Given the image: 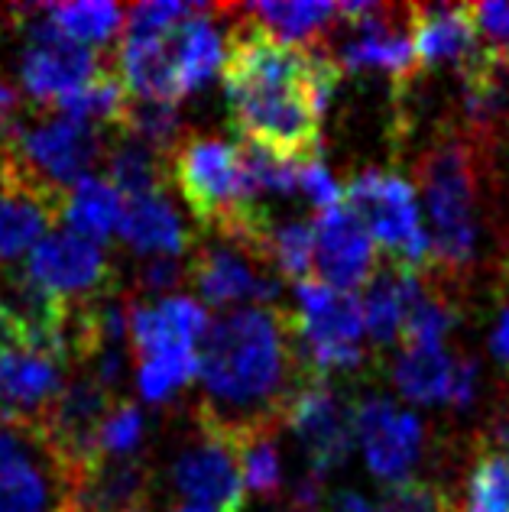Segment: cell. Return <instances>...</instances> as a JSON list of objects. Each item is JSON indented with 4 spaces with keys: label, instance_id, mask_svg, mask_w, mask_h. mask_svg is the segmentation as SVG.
I'll list each match as a JSON object with an SVG mask.
<instances>
[{
    "label": "cell",
    "instance_id": "52a82bcc",
    "mask_svg": "<svg viewBox=\"0 0 509 512\" xmlns=\"http://www.w3.org/2000/svg\"><path fill=\"white\" fill-rule=\"evenodd\" d=\"M283 422L302 441L308 454V474L321 480L347 461L357 441V406L334 393L328 380H305L302 376Z\"/></svg>",
    "mask_w": 509,
    "mask_h": 512
},
{
    "label": "cell",
    "instance_id": "836d02e7",
    "mask_svg": "<svg viewBox=\"0 0 509 512\" xmlns=\"http://www.w3.org/2000/svg\"><path fill=\"white\" fill-rule=\"evenodd\" d=\"M373 512H461L448 500V493L425 480H406L386 487Z\"/></svg>",
    "mask_w": 509,
    "mask_h": 512
},
{
    "label": "cell",
    "instance_id": "7bdbcfd3",
    "mask_svg": "<svg viewBox=\"0 0 509 512\" xmlns=\"http://www.w3.org/2000/svg\"><path fill=\"white\" fill-rule=\"evenodd\" d=\"M331 509L334 512H373V506L360 493H354V490H338V493H334L331 496Z\"/></svg>",
    "mask_w": 509,
    "mask_h": 512
},
{
    "label": "cell",
    "instance_id": "7c38bea8",
    "mask_svg": "<svg viewBox=\"0 0 509 512\" xmlns=\"http://www.w3.org/2000/svg\"><path fill=\"white\" fill-rule=\"evenodd\" d=\"M65 367L26 344L0 350V425L39 431L65 389Z\"/></svg>",
    "mask_w": 509,
    "mask_h": 512
},
{
    "label": "cell",
    "instance_id": "3957f363",
    "mask_svg": "<svg viewBox=\"0 0 509 512\" xmlns=\"http://www.w3.org/2000/svg\"><path fill=\"white\" fill-rule=\"evenodd\" d=\"M419 192L428 214V269L461 279L477 256V169L464 140H441L419 159Z\"/></svg>",
    "mask_w": 509,
    "mask_h": 512
},
{
    "label": "cell",
    "instance_id": "cb8c5ba5",
    "mask_svg": "<svg viewBox=\"0 0 509 512\" xmlns=\"http://www.w3.org/2000/svg\"><path fill=\"white\" fill-rule=\"evenodd\" d=\"M104 166H107L104 179L124 195V201L156 195L169 182V159L133 137H120L117 143L107 146Z\"/></svg>",
    "mask_w": 509,
    "mask_h": 512
},
{
    "label": "cell",
    "instance_id": "9a60e30c",
    "mask_svg": "<svg viewBox=\"0 0 509 512\" xmlns=\"http://www.w3.org/2000/svg\"><path fill=\"white\" fill-rule=\"evenodd\" d=\"M189 279L198 295L218 308L234 302H257L273 308L279 292H283V282L276 276L257 273L250 266V256L234 244H205L189 266Z\"/></svg>",
    "mask_w": 509,
    "mask_h": 512
},
{
    "label": "cell",
    "instance_id": "484cf974",
    "mask_svg": "<svg viewBox=\"0 0 509 512\" xmlns=\"http://www.w3.org/2000/svg\"><path fill=\"white\" fill-rule=\"evenodd\" d=\"M198 347L189 344H169L156 354L143 357L137 367V389L146 402H166L176 389L192 383L198 376Z\"/></svg>",
    "mask_w": 509,
    "mask_h": 512
},
{
    "label": "cell",
    "instance_id": "ac0fdd59",
    "mask_svg": "<svg viewBox=\"0 0 509 512\" xmlns=\"http://www.w3.org/2000/svg\"><path fill=\"white\" fill-rule=\"evenodd\" d=\"M117 234L124 237V244L140 256H179L192 247V234L185 231L176 208L169 205L166 192L127 198L124 201V218H120Z\"/></svg>",
    "mask_w": 509,
    "mask_h": 512
},
{
    "label": "cell",
    "instance_id": "8d00e7d4",
    "mask_svg": "<svg viewBox=\"0 0 509 512\" xmlns=\"http://www.w3.org/2000/svg\"><path fill=\"white\" fill-rule=\"evenodd\" d=\"M299 192L308 198V205H315L318 211L341 208V198H344L341 185L334 182V175L321 163V156L299 163Z\"/></svg>",
    "mask_w": 509,
    "mask_h": 512
},
{
    "label": "cell",
    "instance_id": "8fae6325",
    "mask_svg": "<svg viewBox=\"0 0 509 512\" xmlns=\"http://www.w3.org/2000/svg\"><path fill=\"white\" fill-rule=\"evenodd\" d=\"M357 441L364 448L370 474L390 483H406L425 448V428L419 415L396 406L393 399L367 396L357 406Z\"/></svg>",
    "mask_w": 509,
    "mask_h": 512
},
{
    "label": "cell",
    "instance_id": "30bf717a",
    "mask_svg": "<svg viewBox=\"0 0 509 512\" xmlns=\"http://www.w3.org/2000/svg\"><path fill=\"white\" fill-rule=\"evenodd\" d=\"M65 195L39 185L0 153V266L30 256L62 218Z\"/></svg>",
    "mask_w": 509,
    "mask_h": 512
},
{
    "label": "cell",
    "instance_id": "f1b7e54d",
    "mask_svg": "<svg viewBox=\"0 0 509 512\" xmlns=\"http://www.w3.org/2000/svg\"><path fill=\"white\" fill-rule=\"evenodd\" d=\"M120 137H133L146 143L159 156H172V150L182 143V117L176 104H156V101H133L127 107V117L120 124Z\"/></svg>",
    "mask_w": 509,
    "mask_h": 512
},
{
    "label": "cell",
    "instance_id": "e575fe53",
    "mask_svg": "<svg viewBox=\"0 0 509 512\" xmlns=\"http://www.w3.org/2000/svg\"><path fill=\"white\" fill-rule=\"evenodd\" d=\"M159 315H163L169 334L179 344H192L205 341V334L211 328V318L205 312V305H198L195 299H185V295H166L163 302H156Z\"/></svg>",
    "mask_w": 509,
    "mask_h": 512
},
{
    "label": "cell",
    "instance_id": "f546056e",
    "mask_svg": "<svg viewBox=\"0 0 509 512\" xmlns=\"http://www.w3.org/2000/svg\"><path fill=\"white\" fill-rule=\"evenodd\" d=\"M266 263L276 266V273L283 279H292L296 286L305 279H315V227L308 221H286L279 227L273 224Z\"/></svg>",
    "mask_w": 509,
    "mask_h": 512
},
{
    "label": "cell",
    "instance_id": "d6a6232c",
    "mask_svg": "<svg viewBox=\"0 0 509 512\" xmlns=\"http://www.w3.org/2000/svg\"><path fill=\"white\" fill-rule=\"evenodd\" d=\"M143 412L137 402L130 399H117L107 419L101 425L98 435V448L101 457H133V451L140 448L143 441Z\"/></svg>",
    "mask_w": 509,
    "mask_h": 512
},
{
    "label": "cell",
    "instance_id": "4fadbf2b",
    "mask_svg": "<svg viewBox=\"0 0 509 512\" xmlns=\"http://www.w3.org/2000/svg\"><path fill=\"white\" fill-rule=\"evenodd\" d=\"M315 227V266L321 282L338 292H354L370 286L377 276V244L367 234V227L351 208L318 211Z\"/></svg>",
    "mask_w": 509,
    "mask_h": 512
},
{
    "label": "cell",
    "instance_id": "b9f144b4",
    "mask_svg": "<svg viewBox=\"0 0 509 512\" xmlns=\"http://www.w3.org/2000/svg\"><path fill=\"white\" fill-rule=\"evenodd\" d=\"M490 354L503 370H509V302L500 308L497 325L490 331Z\"/></svg>",
    "mask_w": 509,
    "mask_h": 512
},
{
    "label": "cell",
    "instance_id": "7a4b0ae2",
    "mask_svg": "<svg viewBox=\"0 0 509 512\" xmlns=\"http://www.w3.org/2000/svg\"><path fill=\"white\" fill-rule=\"evenodd\" d=\"M205 399L195 425L227 441L276 431L302 376H292L296 350L286 312L244 305L211 321L198 350Z\"/></svg>",
    "mask_w": 509,
    "mask_h": 512
},
{
    "label": "cell",
    "instance_id": "1f68e13d",
    "mask_svg": "<svg viewBox=\"0 0 509 512\" xmlns=\"http://www.w3.org/2000/svg\"><path fill=\"white\" fill-rule=\"evenodd\" d=\"M458 325V312L441 299V295H432L425 289V295L419 299V305L412 308L403 334H399V344L403 350H422V347H445V338Z\"/></svg>",
    "mask_w": 509,
    "mask_h": 512
},
{
    "label": "cell",
    "instance_id": "7402d4cb",
    "mask_svg": "<svg viewBox=\"0 0 509 512\" xmlns=\"http://www.w3.org/2000/svg\"><path fill=\"white\" fill-rule=\"evenodd\" d=\"M62 218L72 234L101 247L107 237L117 234L120 218H124V195L104 175H88L65 195Z\"/></svg>",
    "mask_w": 509,
    "mask_h": 512
},
{
    "label": "cell",
    "instance_id": "60d3db41",
    "mask_svg": "<svg viewBox=\"0 0 509 512\" xmlns=\"http://www.w3.org/2000/svg\"><path fill=\"white\" fill-rule=\"evenodd\" d=\"M477 386H480V367L474 357L458 360V370H454V383H451V396L448 406L454 409H467L477 399Z\"/></svg>",
    "mask_w": 509,
    "mask_h": 512
},
{
    "label": "cell",
    "instance_id": "e0dca14e",
    "mask_svg": "<svg viewBox=\"0 0 509 512\" xmlns=\"http://www.w3.org/2000/svg\"><path fill=\"white\" fill-rule=\"evenodd\" d=\"M114 69L133 101H156V104L182 101L166 33L163 36L124 33L117 43Z\"/></svg>",
    "mask_w": 509,
    "mask_h": 512
},
{
    "label": "cell",
    "instance_id": "83f0119b",
    "mask_svg": "<svg viewBox=\"0 0 509 512\" xmlns=\"http://www.w3.org/2000/svg\"><path fill=\"white\" fill-rule=\"evenodd\" d=\"M464 512H509V457L480 448L464 483Z\"/></svg>",
    "mask_w": 509,
    "mask_h": 512
},
{
    "label": "cell",
    "instance_id": "4316f807",
    "mask_svg": "<svg viewBox=\"0 0 509 512\" xmlns=\"http://www.w3.org/2000/svg\"><path fill=\"white\" fill-rule=\"evenodd\" d=\"M247 17L283 43L305 46L308 39L325 30V23L338 17L334 4H253Z\"/></svg>",
    "mask_w": 509,
    "mask_h": 512
},
{
    "label": "cell",
    "instance_id": "f35d334b",
    "mask_svg": "<svg viewBox=\"0 0 509 512\" xmlns=\"http://www.w3.org/2000/svg\"><path fill=\"white\" fill-rule=\"evenodd\" d=\"M185 276H189V269H185L176 256H153V260H146L140 266V289L169 292V289H176Z\"/></svg>",
    "mask_w": 509,
    "mask_h": 512
},
{
    "label": "cell",
    "instance_id": "8992f818",
    "mask_svg": "<svg viewBox=\"0 0 509 512\" xmlns=\"http://www.w3.org/2000/svg\"><path fill=\"white\" fill-rule=\"evenodd\" d=\"M17 20L26 33L20 85L33 101L46 104V111L111 69V62H104L98 49L65 39L49 20L46 7H20Z\"/></svg>",
    "mask_w": 509,
    "mask_h": 512
},
{
    "label": "cell",
    "instance_id": "4dcf8cb0",
    "mask_svg": "<svg viewBox=\"0 0 509 512\" xmlns=\"http://www.w3.org/2000/svg\"><path fill=\"white\" fill-rule=\"evenodd\" d=\"M240 470H244L247 493H257L263 500H273L283 490V461H279L276 431H253L237 441Z\"/></svg>",
    "mask_w": 509,
    "mask_h": 512
},
{
    "label": "cell",
    "instance_id": "603a6c76",
    "mask_svg": "<svg viewBox=\"0 0 509 512\" xmlns=\"http://www.w3.org/2000/svg\"><path fill=\"white\" fill-rule=\"evenodd\" d=\"M454 370V360L445 347H422V350H399L393 363V383L409 402L419 406H448Z\"/></svg>",
    "mask_w": 509,
    "mask_h": 512
},
{
    "label": "cell",
    "instance_id": "bcb514c9",
    "mask_svg": "<svg viewBox=\"0 0 509 512\" xmlns=\"http://www.w3.org/2000/svg\"><path fill=\"white\" fill-rule=\"evenodd\" d=\"M127 512H150V506H140V509H127Z\"/></svg>",
    "mask_w": 509,
    "mask_h": 512
},
{
    "label": "cell",
    "instance_id": "74e56055",
    "mask_svg": "<svg viewBox=\"0 0 509 512\" xmlns=\"http://www.w3.org/2000/svg\"><path fill=\"white\" fill-rule=\"evenodd\" d=\"M471 13L480 39L509 65V4L487 0V4H471Z\"/></svg>",
    "mask_w": 509,
    "mask_h": 512
},
{
    "label": "cell",
    "instance_id": "9c48e42d",
    "mask_svg": "<svg viewBox=\"0 0 509 512\" xmlns=\"http://www.w3.org/2000/svg\"><path fill=\"white\" fill-rule=\"evenodd\" d=\"M26 273L69 305L104 299V295H111L117 279L104 250L72 231L49 234L26 256Z\"/></svg>",
    "mask_w": 509,
    "mask_h": 512
},
{
    "label": "cell",
    "instance_id": "d4e9b609",
    "mask_svg": "<svg viewBox=\"0 0 509 512\" xmlns=\"http://www.w3.org/2000/svg\"><path fill=\"white\" fill-rule=\"evenodd\" d=\"M49 20L56 23V30L72 39L78 46L98 49L124 30L127 10L117 4H104V0H82V4H52L46 7Z\"/></svg>",
    "mask_w": 509,
    "mask_h": 512
},
{
    "label": "cell",
    "instance_id": "5bb4252c",
    "mask_svg": "<svg viewBox=\"0 0 509 512\" xmlns=\"http://www.w3.org/2000/svg\"><path fill=\"white\" fill-rule=\"evenodd\" d=\"M296 347H360L364 302L354 292H338L321 279L296 286V312H286Z\"/></svg>",
    "mask_w": 509,
    "mask_h": 512
},
{
    "label": "cell",
    "instance_id": "44dd1931",
    "mask_svg": "<svg viewBox=\"0 0 509 512\" xmlns=\"http://www.w3.org/2000/svg\"><path fill=\"white\" fill-rule=\"evenodd\" d=\"M425 295V286L419 273H409V269H383L370 279V286L364 292V328L373 338L377 347H386L399 341L403 325L419 299Z\"/></svg>",
    "mask_w": 509,
    "mask_h": 512
},
{
    "label": "cell",
    "instance_id": "d590c367",
    "mask_svg": "<svg viewBox=\"0 0 509 512\" xmlns=\"http://www.w3.org/2000/svg\"><path fill=\"white\" fill-rule=\"evenodd\" d=\"M198 4H137L127 10L124 33H140V36H163L172 26H179L185 17H192Z\"/></svg>",
    "mask_w": 509,
    "mask_h": 512
},
{
    "label": "cell",
    "instance_id": "2e32d148",
    "mask_svg": "<svg viewBox=\"0 0 509 512\" xmlns=\"http://www.w3.org/2000/svg\"><path fill=\"white\" fill-rule=\"evenodd\" d=\"M409 33L419 69L458 65L461 72L484 52V39L477 33L471 4L409 7Z\"/></svg>",
    "mask_w": 509,
    "mask_h": 512
},
{
    "label": "cell",
    "instance_id": "6da1fadb",
    "mask_svg": "<svg viewBox=\"0 0 509 512\" xmlns=\"http://www.w3.org/2000/svg\"><path fill=\"white\" fill-rule=\"evenodd\" d=\"M334 52L283 43L253 20L234 26L224 52V94L240 140L289 163L321 146V114L341 82Z\"/></svg>",
    "mask_w": 509,
    "mask_h": 512
},
{
    "label": "cell",
    "instance_id": "ab89813d",
    "mask_svg": "<svg viewBox=\"0 0 509 512\" xmlns=\"http://www.w3.org/2000/svg\"><path fill=\"white\" fill-rule=\"evenodd\" d=\"M321 503H325V480L315 474L299 477L286 493V512H321Z\"/></svg>",
    "mask_w": 509,
    "mask_h": 512
},
{
    "label": "cell",
    "instance_id": "277c9868",
    "mask_svg": "<svg viewBox=\"0 0 509 512\" xmlns=\"http://www.w3.org/2000/svg\"><path fill=\"white\" fill-rule=\"evenodd\" d=\"M347 208L360 224L367 227L377 250L390 256V266L419 273L428 266L432 244H428V227L422 221L415 188L396 172L367 169L347 185Z\"/></svg>",
    "mask_w": 509,
    "mask_h": 512
},
{
    "label": "cell",
    "instance_id": "d6986e66",
    "mask_svg": "<svg viewBox=\"0 0 509 512\" xmlns=\"http://www.w3.org/2000/svg\"><path fill=\"white\" fill-rule=\"evenodd\" d=\"M153 470L143 457H104L82 480L75 496L78 512H127L150 500Z\"/></svg>",
    "mask_w": 509,
    "mask_h": 512
},
{
    "label": "cell",
    "instance_id": "ba28073f",
    "mask_svg": "<svg viewBox=\"0 0 509 512\" xmlns=\"http://www.w3.org/2000/svg\"><path fill=\"white\" fill-rule=\"evenodd\" d=\"M172 487L185 503L205 506L211 512H244L247 483L237 444L198 428V435L172 461Z\"/></svg>",
    "mask_w": 509,
    "mask_h": 512
},
{
    "label": "cell",
    "instance_id": "ee69618b",
    "mask_svg": "<svg viewBox=\"0 0 509 512\" xmlns=\"http://www.w3.org/2000/svg\"><path fill=\"white\" fill-rule=\"evenodd\" d=\"M493 441H490V448H497V451H503L506 457H509V409H503L500 415H497V422H493Z\"/></svg>",
    "mask_w": 509,
    "mask_h": 512
},
{
    "label": "cell",
    "instance_id": "5b68a950",
    "mask_svg": "<svg viewBox=\"0 0 509 512\" xmlns=\"http://www.w3.org/2000/svg\"><path fill=\"white\" fill-rule=\"evenodd\" d=\"M0 153L26 175H33L39 185L69 195L78 182L88 179L107 150L101 127L46 111V117L33 120V124L23 120L17 133L0 146Z\"/></svg>",
    "mask_w": 509,
    "mask_h": 512
},
{
    "label": "cell",
    "instance_id": "ffe728a7",
    "mask_svg": "<svg viewBox=\"0 0 509 512\" xmlns=\"http://www.w3.org/2000/svg\"><path fill=\"white\" fill-rule=\"evenodd\" d=\"M172 65H176L182 98L211 82V75L224 65V36L211 20L208 7H195L192 17H185L179 26L166 33Z\"/></svg>",
    "mask_w": 509,
    "mask_h": 512
},
{
    "label": "cell",
    "instance_id": "f6af8a7d",
    "mask_svg": "<svg viewBox=\"0 0 509 512\" xmlns=\"http://www.w3.org/2000/svg\"><path fill=\"white\" fill-rule=\"evenodd\" d=\"M172 512H211V509H205V506H195V503H182V506H176Z\"/></svg>",
    "mask_w": 509,
    "mask_h": 512
}]
</instances>
